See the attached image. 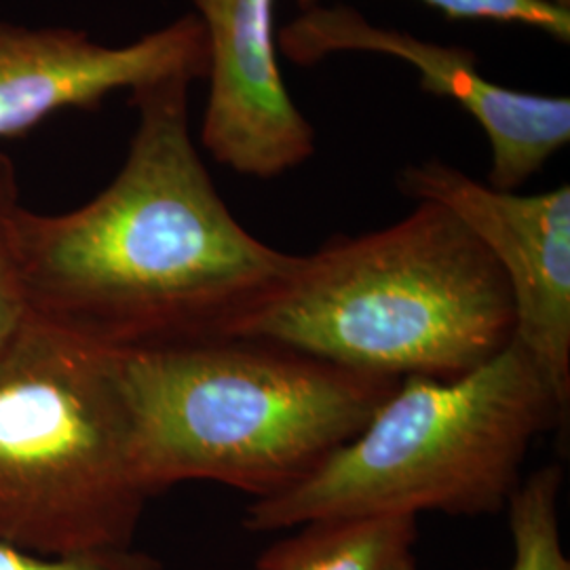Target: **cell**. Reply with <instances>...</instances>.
Segmentation results:
<instances>
[{
	"mask_svg": "<svg viewBox=\"0 0 570 570\" xmlns=\"http://www.w3.org/2000/svg\"><path fill=\"white\" fill-rule=\"evenodd\" d=\"M419 518L311 520L261 553L254 570H416Z\"/></svg>",
	"mask_w": 570,
	"mask_h": 570,
	"instance_id": "30bf717a",
	"label": "cell"
},
{
	"mask_svg": "<svg viewBox=\"0 0 570 570\" xmlns=\"http://www.w3.org/2000/svg\"><path fill=\"white\" fill-rule=\"evenodd\" d=\"M190 2L207 45L205 150L216 164L261 180L306 164L317 136L285 87L277 60V0Z\"/></svg>",
	"mask_w": 570,
	"mask_h": 570,
	"instance_id": "ba28073f",
	"label": "cell"
},
{
	"mask_svg": "<svg viewBox=\"0 0 570 570\" xmlns=\"http://www.w3.org/2000/svg\"><path fill=\"white\" fill-rule=\"evenodd\" d=\"M416 570H419V569H416Z\"/></svg>",
	"mask_w": 570,
	"mask_h": 570,
	"instance_id": "2e32d148",
	"label": "cell"
},
{
	"mask_svg": "<svg viewBox=\"0 0 570 570\" xmlns=\"http://www.w3.org/2000/svg\"><path fill=\"white\" fill-rule=\"evenodd\" d=\"M23 209L18 169L0 153V355L28 320L18 252V225Z\"/></svg>",
	"mask_w": 570,
	"mask_h": 570,
	"instance_id": "7c38bea8",
	"label": "cell"
},
{
	"mask_svg": "<svg viewBox=\"0 0 570 570\" xmlns=\"http://www.w3.org/2000/svg\"><path fill=\"white\" fill-rule=\"evenodd\" d=\"M564 473L558 465L522 478L508 503L513 560L508 570H570L560 530V492Z\"/></svg>",
	"mask_w": 570,
	"mask_h": 570,
	"instance_id": "8fae6325",
	"label": "cell"
},
{
	"mask_svg": "<svg viewBox=\"0 0 570 570\" xmlns=\"http://www.w3.org/2000/svg\"><path fill=\"white\" fill-rule=\"evenodd\" d=\"M510 285L489 249L431 202L400 223L334 237L239 336L389 379H456L513 341Z\"/></svg>",
	"mask_w": 570,
	"mask_h": 570,
	"instance_id": "3957f363",
	"label": "cell"
},
{
	"mask_svg": "<svg viewBox=\"0 0 570 570\" xmlns=\"http://www.w3.org/2000/svg\"><path fill=\"white\" fill-rule=\"evenodd\" d=\"M0 570H164V567L155 556L134 548L51 558L0 541Z\"/></svg>",
	"mask_w": 570,
	"mask_h": 570,
	"instance_id": "5bb4252c",
	"label": "cell"
},
{
	"mask_svg": "<svg viewBox=\"0 0 570 570\" xmlns=\"http://www.w3.org/2000/svg\"><path fill=\"white\" fill-rule=\"evenodd\" d=\"M188 77L131 94L138 125L112 183L18 225L28 317L112 355L233 338L301 265L228 209L190 136Z\"/></svg>",
	"mask_w": 570,
	"mask_h": 570,
	"instance_id": "6da1fadb",
	"label": "cell"
},
{
	"mask_svg": "<svg viewBox=\"0 0 570 570\" xmlns=\"http://www.w3.org/2000/svg\"><path fill=\"white\" fill-rule=\"evenodd\" d=\"M303 9L320 0H296ZM449 20L518 23L546 32L553 41L569 45L570 11L543 0H421Z\"/></svg>",
	"mask_w": 570,
	"mask_h": 570,
	"instance_id": "4fadbf2b",
	"label": "cell"
},
{
	"mask_svg": "<svg viewBox=\"0 0 570 570\" xmlns=\"http://www.w3.org/2000/svg\"><path fill=\"white\" fill-rule=\"evenodd\" d=\"M400 190L452 212L489 249L510 285L513 343L558 400L570 402V186L520 195L478 183L438 159L407 165Z\"/></svg>",
	"mask_w": 570,
	"mask_h": 570,
	"instance_id": "8992f818",
	"label": "cell"
},
{
	"mask_svg": "<svg viewBox=\"0 0 570 570\" xmlns=\"http://www.w3.org/2000/svg\"><path fill=\"white\" fill-rule=\"evenodd\" d=\"M567 412L513 341L463 376H407L298 487L249 501L244 527L273 532L326 518L499 513L522 482L532 442L562 425Z\"/></svg>",
	"mask_w": 570,
	"mask_h": 570,
	"instance_id": "277c9868",
	"label": "cell"
},
{
	"mask_svg": "<svg viewBox=\"0 0 570 570\" xmlns=\"http://www.w3.org/2000/svg\"><path fill=\"white\" fill-rule=\"evenodd\" d=\"M207 75L204 26L195 13L129 45H102L72 28L0 23V138L21 136L70 108L171 77Z\"/></svg>",
	"mask_w": 570,
	"mask_h": 570,
	"instance_id": "9c48e42d",
	"label": "cell"
},
{
	"mask_svg": "<svg viewBox=\"0 0 570 570\" xmlns=\"http://www.w3.org/2000/svg\"><path fill=\"white\" fill-rule=\"evenodd\" d=\"M117 357L150 497L183 482L277 497L353 440L400 385L252 336Z\"/></svg>",
	"mask_w": 570,
	"mask_h": 570,
	"instance_id": "7a4b0ae2",
	"label": "cell"
},
{
	"mask_svg": "<svg viewBox=\"0 0 570 570\" xmlns=\"http://www.w3.org/2000/svg\"><path fill=\"white\" fill-rule=\"evenodd\" d=\"M277 47L298 66L334 53H379L416 68L431 96L459 104L490 144L489 184L518 190L570 142V100L503 87L487 79L471 49L423 41L397 28L376 26L353 7H308L277 32Z\"/></svg>",
	"mask_w": 570,
	"mask_h": 570,
	"instance_id": "52a82bcc",
	"label": "cell"
},
{
	"mask_svg": "<svg viewBox=\"0 0 570 570\" xmlns=\"http://www.w3.org/2000/svg\"><path fill=\"white\" fill-rule=\"evenodd\" d=\"M150 499L119 357L28 317L0 355V541L51 558L131 550Z\"/></svg>",
	"mask_w": 570,
	"mask_h": 570,
	"instance_id": "5b68a950",
	"label": "cell"
},
{
	"mask_svg": "<svg viewBox=\"0 0 570 570\" xmlns=\"http://www.w3.org/2000/svg\"><path fill=\"white\" fill-rule=\"evenodd\" d=\"M543 2H550L553 7H560V9H569L570 11V0H543Z\"/></svg>",
	"mask_w": 570,
	"mask_h": 570,
	"instance_id": "9a60e30c",
	"label": "cell"
}]
</instances>
